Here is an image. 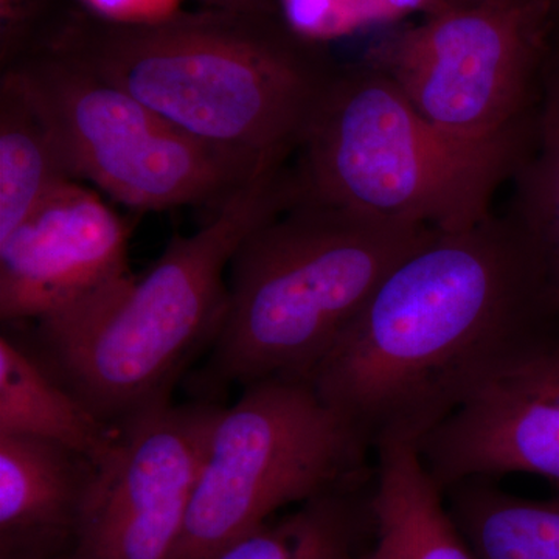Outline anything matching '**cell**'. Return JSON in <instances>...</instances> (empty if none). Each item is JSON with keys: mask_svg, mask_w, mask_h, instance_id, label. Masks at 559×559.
I'll return each mask as SVG.
<instances>
[{"mask_svg": "<svg viewBox=\"0 0 559 559\" xmlns=\"http://www.w3.org/2000/svg\"><path fill=\"white\" fill-rule=\"evenodd\" d=\"M559 333V296L506 215L433 231L364 305L311 384L371 451L421 443Z\"/></svg>", "mask_w": 559, "mask_h": 559, "instance_id": "1", "label": "cell"}, {"mask_svg": "<svg viewBox=\"0 0 559 559\" xmlns=\"http://www.w3.org/2000/svg\"><path fill=\"white\" fill-rule=\"evenodd\" d=\"M51 50L127 91L191 138L259 170L286 167L337 68L246 10L100 21Z\"/></svg>", "mask_w": 559, "mask_h": 559, "instance_id": "2", "label": "cell"}, {"mask_svg": "<svg viewBox=\"0 0 559 559\" xmlns=\"http://www.w3.org/2000/svg\"><path fill=\"white\" fill-rule=\"evenodd\" d=\"M293 170L272 168L230 193L191 235H176L142 277L38 323L47 367L114 428L170 400L198 348L212 345L227 305V271L241 242L296 198Z\"/></svg>", "mask_w": 559, "mask_h": 559, "instance_id": "3", "label": "cell"}, {"mask_svg": "<svg viewBox=\"0 0 559 559\" xmlns=\"http://www.w3.org/2000/svg\"><path fill=\"white\" fill-rule=\"evenodd\" d=\"M433 231L294 198L230 261L201 388L310 381L382 280Z\"/></svg>", "mask_w": 559, "mask_h": 559, "instance_id": "4", "label": "cell"}, {"mask_svg": "<svg viewBox=\"0 0 559 559\" xmlns=\"http://www.w3.org/2000/svg\"><path fill=\"white\" fill-rule=\"evenodd\" d=\"M530 135L532 128L495 143L452 138L373 61L337 68L297 151L296 198L364 218L468 229L491 215Z\"/></svg>", "mask_w": 559, "mask_h": 559, "instance_id": "5", "label": "cell"}, {"mask_svg": "<svg viewBox=\"0 0 559 559\" xmlns=\"http://www.w3.org/2000/svg\"><path fill=\"white\" fill-rule=\"evenodd\" d=\"M370 451L311 381L253 382L221 411L170 559H213L278 510L359 488Z\"/></svg>", "mask_w": 559, "mask_h": 559, "instance_id": "6", "label": "cell"}, {"mask_svg": "<svg viewBox=\"0 0 559 559\" xmlns=\"http://www.w3.org/2000/svg\"><path fill=\"white\" fill-rule=\"evenodd\" d=\"M551 0H477L425 17L374 55L415 109L452 138L495 143L532 128Z\"/></svg>", "mask_w": 559, "mask_h": 559, "instance_id": "7", "label": "cell"}, {"mask_svg": "<svg viewBox=\"0 0 559 559\" xmlns=\"http://www.w3.org/2000/svg\"><path fill=\"white\" fill-rule=\"evenodd\" d=\"M10 68L27 76L49 110L73 179L90 180L128 207H218L272 170L191 138L69 55L39 51Z\"/></svg>", "mask_w": 559, "mask_h": 559, "instance_id": "8", "label": "cell"}, {"mask_svg": "<svg viewBox=\"0 0 559 559\" xmlns=\"http://www.w3.org/2000/svg\"><path fill=\"white\" fill-rule=\"evenodd\" d=\"M221 411L167 400L114 426L64 559H170Z\"/></svg>", "mask_w": 559, "mask_h": 559, "instance_id": "9", "label": "cell"}, {"mask_svg": "<svg viewBox=\"0 0 559 559\" xmlns=\"http://www.w3.org/2000/svg\"><path fill=\"white\" fill-rule=\"evenodd\" d=\"M130 226L70 180L0 240V319L46 322L131 275Z\"/></svg>", "mask_w": 559, "mask_h": 559, "instance_id": "10", "label": "cell"}, {"mask_svg": "<svg viewBox=\"0 0 559 559\" xmlns=\"http://www.w3.org/2000/svg\"><path fill=\"white\" fill-rule=\"evenodd\" d=\"M418 448L443 491L509 474L559 484V333L481 385Z\"/></svg>", "mask_w": 559, "mask_h": 559, "instance_id": "11", "label": "cell"}, {"mask_svg": "<svg viewBox=\"0 0 559 559\" xmlns=\"http://www.w3.org/2000/svg\"><path fill=\"white\" fill-rule=\"evenodd\" d=\"M92 471L90 460L60 444L0 433L2 557L46 559L69 549Z\"/></svg>", "mask_w": 559, "mask_h": 559, "instance_id": "12", "label": "cell"}, {"mask_svg": "<svg viewBox=\"0 0 559 559\" xmlns=\"http://www.w3.org/2000/svg\"><path fill=\"white\" fill-rule=\"evenodd\" d=\"M370 546L348 559H477L415 443L374 451Z\"/></svg>", "mask_w": 559, "mask_h": 559, "instance_id": "13", "label": "cell"}, {"mask_svg": "<svg viewBox=\"0 0 559 559\" xmlns=\"http://www.w3.org/2000/svg\"><path fill=\"white\" fill-rule=\"evenodd\" d=\"M73 179L49 110L17 68L0 79V240Z\"/></svg>", "mask_w": 559, "mask_h": 559, "instance_id": "14", "label": "cell"}, {"mask_svg": "<svg viewBox=\"0 0 559 559\" xmlns=\"http://www.w3.org/2000/svg\"><path fill=\"white\" fill-rule=\"evenodd\" d=\"M114 432L43 359L0 337V433L60 444L95 466L108 455Z\"/></svg>", "mask_w": 559, "mask_h": 559, "instance_id": "15", "label": "cell"}, {"mask_svg": "<svg viewBox=\"0 0 559 559\" xmlns=\"http://www.w3.org/2000/svg\"><path fill=\"white\" fill-rule=\"evenodd\" d=\"M444 495L477 559H559V489L527 499L469 479Z\"/></svg>", "mask_w": 559, "mask_h": 559, "instance_id": "16", "label": "cell"}, {"mask_svg": "<svg viewBox=\"0 0 559 559\" xmlns=\"http://www.w3.org/2000/svg\"><path fill=\"white\" fill-rule=\"evenodd\" d=\"M509 215L559 296V62L547 64L527 151L511 176Z\"/></svg>", "mask_w": 559, "mask_h": 559, "instance_id": "17", "label": "cell"}, {"mask_svg": "<svg viewBox=\"0 0 559 559\" xmlns=\"http://www.w3.org/2000/svg\"><path fill=\"white\" fill-rule=\"evenodd\" d=\"M359 488L331 492L266 522L231 543L213 559H348L355 551ZM367 509V506H366Z\"/></svg>", "mask_w": 559, "mask_h": 559, "instance_id": "18", "label": "cell"}, {"mask_svg": "<svg viewBox=\"0 0 559 559\" xmlns=\"http://www.w3.org/2000/svg\"><path fill=\"white\" fill-rule=\"evenodd\" d=\"M286 27L318 44L380 24L369 0H278Z\"/></svg>", "mask_w": 559, "mask_h": 559, "instance_id": "19", "label": "cell"}, {"mask_svg": "<svg viewBox=\"0 0 559 559\" xmlns=\"http://www.w3.org/2000/svg\"><path fill=\"white\" fill-rule=\"evenodd\" d=\"M44 0H0V57L3 68L28 55V40L43 11Z\"/></svg>", "mask_w": 559, "mask_h": 559, "instance_id": "20", "label": "cell"}, {"mask_svg": "<svg viewBox=\"0 0 559 559\" xmlns=\"http://www.w3.org/2000/svg\"><path fill=\"white\" fill-rule=\"evenodd\" d=\"M97 20L119 25H146L171 20L182 0H81Z\"/></svg>", "mask_w": 559, "mask_h": 559, "instance_id": "21", "label": "cell"}, {"mask_svg": "<svg viewBox=\"0 0 559 559\" xmlns=\"http://www.w3.org/2000/svg\"><path fill=\"white\" fill-rule=\"evenodd\" d=\"M378 21L392 22L409 14H425V17L450 9V0H369Z\"/></svg>", "mask_w": 559, "mask_h": 559, "instance_id": "22", "label": "cell"}, {"mask_svg": "<svg viewBox=\"0 0 559 559\" xmlns=\"http://www.w3.org/2000/svg\"><path fill=\"white\" fill-rule=\"evenodd\" d=\"M213 2L227 7V10H246L249 0H213Z\"/></svg>", "mask_w": 559, "mask_h": 559, "instance_id": "23", "label": "cell"}, {"mask_svg": "<svg viewBox=\"0 0 559 559\" xmlns=\"http://www.w3.org/2000/svg\"><path fill=\"white\" fill-rule=\"evenodd\" d=\"M477 2V0H450L451 5H468V3Z\"/></svg>", "mask_w": 559, "mask_h": 559, "instance_id": "24", "label": "cell"}, {"mask_svg": "<svg viewBox=\"0 0 559 559\" xmlns=\"http://www.w3.org/2000/svg\"><path fill=\"white\" fill-rule=\"evenodd\" d=\"M2 559H40V558H32V557H2Z\"/></svg>", "mask_w": 559, "mask_h": 559, "instance_id": "25", "label": "cell"}]
</instances>
